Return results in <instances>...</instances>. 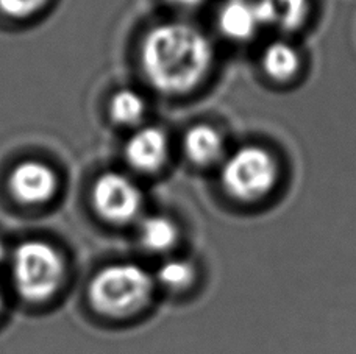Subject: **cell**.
Instances as JSON below:
<instances>
[{
    "label": "cell",
    "instance_id": "obj_6",
    "mask_svg": "<svg viewBox=\"0 0 356 354\" xmlns=\"http://www.w3.org/2000/svg\"><path fill=\"white\" fill-rule=\"evenodd\" d=\"M11 197L27 206H41L52 201L60 189L58 174L49 164L36 160L19 162L10 172Z\"/></svg>",
    "mask_w": 356,
    "mask_h": 354
},
{
    "label": "cell",
    "instance_id": "obj_5",
    "mask_svg": "<svg viewBox=\"0 0 356 354\" xmlns=\"http://www.w3.org/2000/svg\"><path fill=\"white\" fill-rule=\"evenodd\" d=\"M91 203L97 216L113 225H127L136 220L143 211L141 189L120 172H105L95 180Z\"/></svg>",
    "mask_w": 356,
    "mask_h": 354
},
{
    "label": "cell",
    "instance_id": "obj_18",
    "mask_svg": "<svg viewBox=\"0 0 356 354\" xmlns=\"http://www.w3.org/2000/svg\"><path fill=\"white\" fill-rule=\"evenodd\" d=\"M2 307H3V295L0 292V312H2Z\"/></svg>",
    "mask_w": 356,
    "mask_h": 354
},
{
    "label": "cell",
    "instance_id": "obj_4",
    "mask_svg": "<svg viewBox=\"0 0 356 354\" xmlns=\"http://www.w3.org/2000/svg\"><path fill=\"white\" fill-rule=\"evenodd\" d=\"M278 167L273 156L258 145L241 147L222 167V186L239 201H257L266 197L275 186Z\"/></svg>",
    "mask_w": 356,
    "mask_h": 354
},
{
    "label": "cell",
    "instance_id": "obj_1",
    "mask_svg": "<svg viewBox=\"0 0 356 354\" xmlns=\"http://www.w3.org/2000/svg\"><path fill=\"white\" fill-rule=\"evenodd\" d=\"M211 65V42L189 24L156 25L143 41V72L149 85L166 96L194 91L205 80Z\"/></svg>",
    "mask_w": 356,
    "mask_h": 354
},
{
    "label": "cell",
    "instance_id": "obj_10",
    "mask_svg": "<svg viewBox=\"0 0 356 354\" xmlns=\"http://www.w3.org/2000/svg\"><path fill=\"white\" fill-rule=\"evenodd\" d=\"M258 15L263 25L291 31L300 27L308 15V0H258Z\"/></svg>",
    "mask_w": 356,
    "mask_h": 354
},
{
    "label": "cell",
    "instance_id": "obj_13",
    "mask_svg": "<svg viewBox=\"0 0 356 354\" xmlns=\"http://www.w3.org/2000/svg\"><path fill=\"white\" fill-rule=\"evenodd\" d=\"M147 111V103L138 91L120 90L110 99L108 112L114 124L120 126H136Z\"/></svg>",
    "mask_w": 356,
    "mask_h": 354
},
{
    "label": "cell",
    "instance_id": "obj_17",
    "mask_svg": "<svg viewBox=\"0 0 356 354\" xmlns=\"http://www.w3.org/2000/svg\"><path fill=\"white\" fill-rule=\"evenodd\" d=\"M6 258H8V248H6L3 240L0 239V264H3L6 261Z\"/></svg>",
    "mask_w": 356,
    "mask_h": 354
},
{
    "label": "cell",
    "instance_id": "obj_14",
    "mask_svg": "<svg viewBox=\"0 0 356 354\" xmlns=\"http://www.w3.org/2000/svg\"><path fill=\"white\" fill-rule=\"evenodd\" d=\"M195 280V267L186 259L170 258L164 261L156 271V281L164 289L180 292L193 286Z\"/></svg>",
    "mask_w": 356,
    "mask_h": 354
},
{
    "label": "cell",
    "instance_id": "obj_3",
    "mask_svg": "<svg viewBox=\"0 0 356 354\" xmlns=\"http://www.w3.org/2000/svg\"><path fill=\"white\" fill-rule=\"evenodd\" d=\"M11 278L17 295L44 303L58 292L66 275L61 253L44 240H25L11 253Z\"/></svg>",
    "mask_w": 356,
    "mask_h": 354
},
{
    "label": "cell",
    "instance_id": "obj_15",
    "mask_svg": "<svg viewBox=\"0 0 356 354\" xmlns=\"http://www.w3.org/2000/svg\"><path fill=\"white\" fill-rule=\"evenodd\" d=\"M49 0H0V12L6 17L24 21L46 8Z\"/></svg>",
    "mask_w": 356,
    "mask_h": 354
},
{
    "label": "cell",
    "instance_id": "obj_11",
    "mask_svg": "<svg viewBox=\"0 0 356 354\" xmlns=\"http://www.w3.org/2000/svg\"><path fill=\"white\" fill-rule=\"evenodd\" d=\"M139 240L145 250L155 255H164L175 246L178 228L172 219L166 216H149L139 226Z\"/></svg>",
    "mask_w": 356,
    "mask_h": 354
},
{
    "label": "cell",
    "instance_id": "obj_12",
    "mask_svg": "<svg viewBox=\"0 0 356 354\" xmlns=\"http://www.w3.org/2000/svg\"><path fill=\"white\" fill-rule=\"evenodd\" d=\"M263 69L272 80L288 81L298 71L300 58L296 49L284 41L270 42L263 52Z\"/></svg>",
    "mask_w": 356,
    "mask_h": 354
},
{
    "label": "cell",
    "instance_id": "obj_2",
    "mask_svg": "<svg viewBox=\"0 0 356 354\" xmlns=\"http://www.w3.org/2000/svg\"><path fill=\"white\" fill-rule=\"evenodd\" d=\"M155 280L133 262L106 265L89 283L88 298L99 314L111 319L129 317L149 305Z\"/></svg>",
    "mask_w": 356,
    "mask_h": 354
},
{
    "label": "cell",
    "instance_id": "obj_9",
    "mask_svg": "<svg viewBox=\"0 0 356 354\" xmlns=\"http://www.w3.org/2000/svg\"><path fill=\"white\" fill-rule=\"evenodd\" d=\"M224 139L220 133L209 125H195L183 141L184 153L197 166H209L224 155Z\"/></svg>",
    "mask_w": 356,
    "mask_h": 354
},
{
    "label": "cell",
    "instance_id": "obj_7",
    "mask_svg": "<svg viewBox=\"0 0 356 354\" xmlns=\"http://www.w3.org/2000/svg\"><path fill=\"white\" fill-rule=\"evenodd\" d=\"M125 161L141 174H155L169 158V139L158 126H143L129 137L124 149Z\"/></svg>",
    "mask_w": 356,
    "mask_h": 354
},
{
    "label": "cell",
    "instance_id": "obj_16",
    "mask_svg": "<svg viewBox=\"0 0 356 354\" xmlns=\"http://www.w3.org/2000/svg\"><path fill=\"white\" fill-rule=\"evenodd\" d=\"M170 5L178 6V8H195L203 0H168Z\"/></svg>",
    "mask_w": 356,
    "mask_h": 354
},
{
    "label": "cell",
    "instance_id": "obj_8",
    "mask_svg": "<svg viewBox=\"0 0 356 354\" xmlns=\"http://www.w3.org/2000/svg\"><path fill=\"white\" fill-rule=\"evenodd\" d=\"M220 33L232 41H249L258 33L261 19L257 2L252 0H227L218 16Z\"/></svg>",
    "mask_w": 356,
    "mask_h": 354
}]
</instances>
